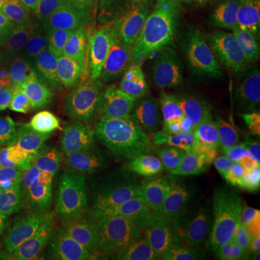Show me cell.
I'll use <instances>...</instances> for the list:
<instances>
[{
  "label": "cell",
  "mask_w": 260,
  "mask_h": 260,
  "mask_svg": "<svg viewBox=\"0 0 260 260\" xmlns=\"http://www.w3.org/2000/svg\"><path fill=\"white\" fill-rule=\"evenodd\" d=\"M150 99L153 90L119 78L102 93L61 104L18 179V203L0 220V254L26 260L49 229L81 214Z\"/></svg>",
  "instance_id": "obj_1"
},
{
  "label": "cell",
  "mask_w": 260,
  "mask_h": 260,
  "mask_svg": "<svg viewBox=\"0 0 260 260\" xmlns=\"http://www.w3.org/2000/svg\"><path fill=\"white\" fill-rule=\"evenodd\" d=\"M191 121L159 93L142 110L136 127L110 159L81 220L107 234L133 260L136 243L168 203L188 191L191 179Z\"/></svg>",
  "instance_id": "obj_2"
},
{
  "label": "cell",
  "mask_w": 260,
  "mask_h": 260,
  "mask_svg": "<svg viewBox=\"0 0 260 260\" xmlns=\"http://www.w3.org/2000/svg\"><path fill=\"white\" fill-rule=\"evenodd\" d=\"M64 102L102 93L124 78L116 44L78 0H29L0 38Z\"/></svg>",
  "instance_id": "obj_3"
},
{
  "label": "cell",
  "mask_w": 260,
  "mask_h": 260,
  "mask_svg": "<svg viewBox=\"0 0 260 260\" xmlns=\"http://www.w3.org/2000/svg\"><path fill=\"white\" fill-rule=\"evenodd\" d=\"M188 194L232 232L251 220L260 182V119L208 113L191 119Z\"/></svg>",
  "instance_id": "obj_4"
},
{
  "label": "cell",
  "mask_w": 260,
  "mask_h": 260,
  "mask_svg": "<svg viewBox=\"0 0 260 260\" xmlns=\"http://www.w3.org/2000/svg\"><path fill=\"white\" fill-rule=\"evenodd\" d=\"M254 12L260 0H159L133 52L150 81L171 90Z\"/></svg>",
  "instance_id": "obj_5"
},
{
  "label": "cell",
  "mask_w": 260,
  "mask_h": 260,
  "mask_svg": "<svg viewBox=\"0 0 260 260\" xmlns=\"http://www.w3.org/2000/svg\"><path fill=\"white\" fill-rule=\"evenodd\" d=\"M168 102L188 121L208 113L260 119V12L179 78Z\"/></svg>",
  "instance_id": "obj_6"
},
{
  "label": "cell",
  "mask_w": 260,
  "mask_h": 260,
  "mask_svg": "<svg viewBox=\"0 0 260 260\" xmlns=\"http://www.w3.org/2000/svg\"><path fill=\"white\" fill-rule=\"evenodd\" d=\"M133 260H229V229L185 191L153 217Z\"/></svg>",
  "instance_id": "obj_7"
},
{
  "label": "cell",
  "mask_w": 260,
  "mask_h": 260,
  "mask_svg": "<svg viewBox=\"0 0 260 260\" xmlns=\"http://www.w3.org/2000/svg\"><path fill=\"white\" fill-rule=\"evenodd\" d=\"M61 107L0 104V185H15L26 171L38 139Z\"/></svg>",
  "instance_id": "obj_8"
},
{
  "label": "cell",
  "mask_w": 260,
  "mask_h": 260,
  "mask_svg": "<svg viewBox=\"0 0 260 260\" xmlns=\"http://www.w3.org/2000/svg\"><path fill=\"white\" fill-rule=\"evenodd\" d=\"M26 260H130L127 251L81 217L49 229Z\"/></svg>",
  "instance_id": "obj_9"
},
{
  "label": "cell",
  "mask_w": 260,
  "mask_h": 260,
  "mask_svg": "<svg viewBox=\"0 0 260 260\" xmlns=\"http://www.w3.org/2000/svg\"><path fill=\"white\" fill-rule=\"evenodd\" d=\"M78 3L116 47L121 44L133 47L145 32L159 0H78Z\"/></svg>",
  "instance_id": "obj_10"
},
{
  "label": "cell",
  "mask_w": 260,
  "mask_h": 260,
  "mask_svg": "<svg viewBox=\"0 0 260 260\" xmlns=\"http://www.w3.org/2000/svg\"><path fill=\"white\" fill-rule=\"evenodd\" d=\"M0 104H35L61 107L64 99L47 87L3 41H0Z\"/></svg>",
  "instance_id": "obj_11"
},
{
  "label": "cell",
  "mask_w": 260,
  "mask_h": 260,
  "mask_svg": "<svg viewBox=\"0 0 260 260\" xmlns=\"http://www.w3.org/2000/svg\"><path fill=\"white\" fill-rule=\"evenodd\" d=\"M229 260H260V223L246 220L229 232Z\"/></svg>",
  "instance_id": "obj_12"
},
{
  "label": "cell",
  "mask_w": 260,
  "mask_h": 260,
  "mask_svg": "<svg viewBox=\"0 0 260 260\" xmlns=\"http://www.w3.org/2000/svg\"><path fill=\"white\" fill-rule=\"evenodd\" d=\"M26 3H29V0H0V38H3L6 26L12 23V18H15Z\"/></svg>",
  "instance_id": "obj_13"
},
{
  "label": "cell",
  "mask_w": 260,
  "mask_h": 260,
  "mask_svg": "<svg viewBox=\"0 0 260 260\" xmlns=\"http://www.w3.org/2000/svg\"><path fill=\"white\" fill-rule=\"evenodd\" d=\"M251 220L260 223V182H257V188H254V197H251Z\"/></svg>",
  "instance_id": "obj_14"
},
{
  "label": "cell",
  "mask_w": 260,
  "mask_h": 260,
  "mask_svg": "<svg viewBox=\"0 0 260 260\" xmlns=\"http://www.w3.org/2000/svg\"><path fill=\"white\" fill-rule=\"evenodd\" d=\"M0 260H23V257H9V254H0Z\"/></svg>",
  "instance_id": "obj_15"
}]
</instances>
